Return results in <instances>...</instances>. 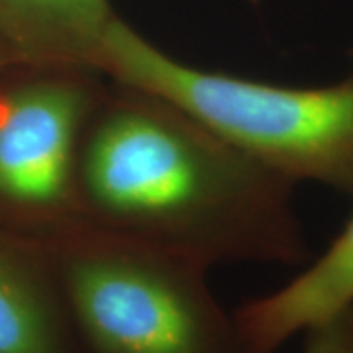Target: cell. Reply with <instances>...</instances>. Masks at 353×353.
<instances>
[{
  "label": "cell",
  "mask_w": 353,
  "mask_h": 353,
  "mask_svg": "<svg viewBox=\"0 0 353 353\" xmlns=\"http://www.w3.org/2000/svg\"><path fill=\"white\" fill-rule=\"evenodd\" d=\"M292 183L183 108L108 79L88 122L81 218L206 265L301 263Z\"/></svg>",
  "instance_id": "obj_1"
},
{
  "label": "cell",
  "mask_w": 353,
  "mask_h": 353,
  "mask_svg": "<svg viewBox=\"0 0 353 353\" xmlns=\"http://www.w3.org/2000/svg\"><path fill=\"white\" fill-rule=\"evenodd\" d=\"M99 69L173 102L292 185L316 181L353 194V73L299 88L204 71L176 61L120 16L106 32Z\"/></svg>",
  "instance_id": "obj_2"
},
{
  "label": "cell",
  "mask_w": 353,
  "mask_h": 353,
  "mask_svg": "<svg viewBox=\"0 0 353 353\" xmlns=\"http://www.w3.org/2000/svg\"><path fill=\"white\" fill-rule=\"evenodd\" d=\"M48 243L90 353H238L206 265L85 220Z\"/></svg>",
  "instance_id": "obj_3"
},
{
  "label": "cell",
  "mask_w": 353,
  "mask_h": 353,
  "mask_svg": "<svg viewBox=\"0 0 353 353\" xmlns=\"http://www.w3.org/2000/svg\"><path fill=\"white\" fill-rule=\"evenodd\" d=\"M108 77L10 65L0 75V224L50 240L81 218L79 165Z\"/></svg>",
  "instance_id": "obj_4"
},
{
  "label": "cell",
  "mask_w": 353,
  "mask_h": 353,
  "mask_svg": "<svg viewBox=\"0 0 353 353\" xmlns=\"http://www.w3.org/2000/svg\"><path fill=\"white\" fill-rule=\"evenodd\" d=\"M0 353H90L50 243L0 224Z\"/></svg>",
  "instance_id": "obj_5"
},
{
  "label": "cell",
  "mask_w": 353,
  "mask_h": 353,
  "mask_svg": "<svg viewBox=\"0 0 353 353\" xmlns=\"http://www.w3.org/2000/svg\"><path fill=\"white\" fill-rule=\"evenodd\" d=\"M353 306V216L306 271L232 314L238 353H277L299 332Z\"/></svg>",
  "instance_id": "obj_6"
},
{
  "label": "cell",
  "mask_w": 353,
  "mask_h": 353,
  "mask_svg": "<svg viewBox=\"0 0 353 353\" xmlns=\"http://www.w3.org/2000/svg\"><path fill=\"white\" fill-rule=\"evenodd\" d=\"M110 0H0V41L18 63L99 71Z\"/></svg>",
  "instance_id": "obj_7"
},
{
  "label": "cell",
  "mask_w": 353,
  "mask_h": 353,
  "mask_svg": "<svg viewBox=\"0 0 353 353\" xmlns=\"http://www.w3.org/2000/svg\"><path fill=\"white\" fill-rule=\"evenodd\" d=\"M304 353H353V306L306 330Z\"/></svg>",
  "instance_id": "obj_8"
},
{
  "label": "cell",
  "mask_w": 353,
  "mask_h": 353,
  "mask_svg": "<svg viewBox=\"0 0 353 353\" xmlns=\"http://www.w3.org/2000/svg\"><path fill=\"white\" fill-rule=\"evenodd\" d=\"M14 63H18V61H16V57H14L12 53L8 51V48L0 41V75H2V73H4V71Z\"/></svg>",
  "instance_id": "obj_9"
}]
</instances>
